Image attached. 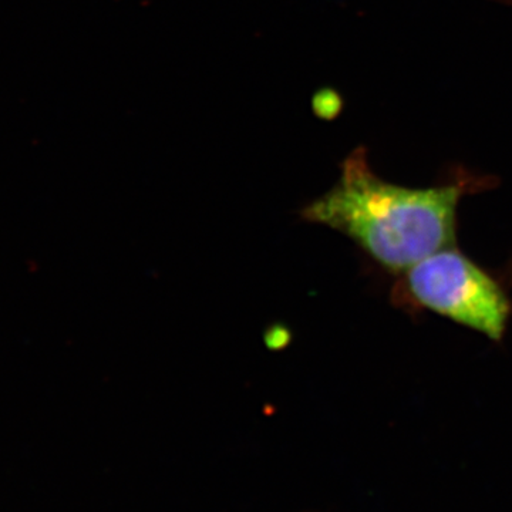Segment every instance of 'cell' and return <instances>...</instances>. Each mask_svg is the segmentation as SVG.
I'll return each mask as SVG.
<instances>
[{
	"instance_id": "cell-1",
	"label": "cell",
	"mask_w": 512,
	"mask_h": 512,
	"mask_svg": "<svg viewBox=\"0 0 512 512\" xmlns=\"http://www.w3.org/2000/svg\"><path fill=\"white\" fill-rule=\"evenodd\" d=\"M464 188H407L384 181L357 148L342 164L338 184L301 211L303 221L339 231L393 272L451 248Z\"/></svg>"
},
{
	"instance_id": "cell-2",
	"label": "cell",
	"mask_w": 512,
	"mask_h": 512,
	"mask_svg": "<svg viewBox=\"0 0 512 512\" xmlns=\"http://www.w3.org/2000/svg\"><path fill=\"white\" fill-rule=\"evenodd\" d=\"M406 288L417 305L483 333L503 339L510 302L500 285L467 256L446 248L406 271Z\"/></svg>"
}]
</instances>
